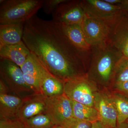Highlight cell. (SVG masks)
<instances>
[{
    "mask_svg": "<svg viewBox=\"0 0 128 128\" xmlns=\"http://www.w3.org/2000/svg\"><path fill=\"white\" fill-rule=\"evenodd\" d=\"M54 128H64V127L62 126H59V125H56L54 127Z\"/></svg>",
    "mask_w": 128,
    "mask_h": 128,
    "instance_id": "31",
    "label": "cell"
},
{
    "mask_svg": "<svg viewBox=\"0 0 128 128\" xmlns=\"http://www.w3.org/2000/svg\"><path fill=\"white\" fill-rule=\"evenodd\" d=\"M71 101L73 118L92 123L100 121L99 113L95 108Z\"/></svg>",
    "mask_w": 128,
    "mask_h": 128,
    "instance_id": "19",
    "label": "cell"
},
{
    "mask_svg": "<svg viewBox=\"0 0 128 128\" xmlns=\"http://www.w3.org/2000/svg\"><path fill=\"white\" fill-rule=\"evenodd\" d=\"M90 66L86 74L96 84L111 86L118 62L122 56L108 42L92 47Z\"/></svg>",
    "mask_w": 128,
    "mask_h": 128,
    "instance_id": "2",
    "label": "cell"
},
{
    "mask_svg": "<svg viewBox=\"0 0 128 128\" xmlns=\"http://www.w3.org/2000/svg\"><path fill=\"white\" fill-rule=\"evenodd\" d=\"M10 94V93L7 86L2 80L0 79V94Z\"/></svg>",
    "mask_w": 128,
    "mask_h": 128,
    "instance_id": "28",
    "label": "cell"
},
{
    "mask_svg": "<svg viewBox=\"0 0 128 128\" xmlns=\"http://www.w3.org/2000/svg\"><path fill=\"white\" fill-rule=\"evenodd\" d=\"M30 54L24 43L0 46V58L9 60L21 67Z\"/></svg>",
    "mask_w": 128,
    "mask_h": 128,
    "instance_id": "16",
    "label": "cell"
},
{
    "mask_svg": "<svg viewBox=\"0 0 128 128\" xmlns=\"http://www.w3.org/2000/svg\"><path fill=\"white\" fill-rule=\"evenodd\" d=\"M62 25L69 39L86 60L87 52L91 51L92 47L86 39L81 24Z\"/></svg>",
    "mask_w": 128,
    "mask_h": 128,
    "instance_id": "18",
    "label": "cell"
},
{
    "mask_svg": "<svg viewBox=\"0 0 128 128\" xmlns=\"http://www.w3.org/2000/svg\"><path fill=\"white\" fill-rule=\"evenodd\" d=\"M126 81H128V58L122 56L116 66L111 85Z\"/></svg>",
    "mask_w": 128,
    "mask_h": 128,
    "instance_id": "22",
    "label": "cell"
},
{
    "mask_svg": "<svg viewBox=\"0 0 128 128\" xmlns=\"http://www.w3.org/2000/svg\"><path fill=\"white\" fill-rule=\"evenodd\" d=\"M118 6L120 7L124 14L128 16V0H121Z\"/></svg>",
    "mask_w": 128,
    "mask_h": 128,
    "instance_id": "27",
    "label": "cell"
},
{
    "mask_svg": "<svg viewBox=\"0 0 128 128\" xmlns=\"http://www.w3.org/2000/svg\"><path fill=\"white\" fill-rule=\"evenodd\" d=\"M23 100L12 94H0V120L17 118Z\"/></svg>",
    "mask_w": 128,
    "mask_h": 128,
    "instance_id": "17",
    "label": "cell"
},
{
    "mask_svg": "<svg viewBox=\"0 0 128 128\" xmlns=\"http://www.w3.org/2000/svg\"><path fill=\"white\" fill-rule=\"evenodd\" d=\"M94 108L98 111L100 121L105 126L115 128L117 126V114L114 103L107 89L98 90L95 98Z\"/></svg>",
    "mask_w": 128,
    "mask_h": 128,
    "instance_id": "11",
    "label": "cell"
},
{
    "mask_svg": "<svg viewBox=\"0 0 128 128\" xmlns=\"http://www.w3.org/2000/svg\"><path fill=\"white\" fill-rule=\"evenodd\" d=\"M97 84L88 78L86 74L64 82V94L71 100L94 107Z\"/></svg>",
    "mask_w": 128,
    "mask_h": 128,
    "instance_id": "5",
    "label": "cell"
},
{
    "mask_svg": "<svg viewBox=\"0 0 128 128\" xmlns=\"http://www.w3.org/2000/svg\"><path fill=\"white\" fill-rule=\"evenodd\" d=\"M66 0H44L42 8L47 14H52L61 3Z\"/></svg>",
    "mask_w": 128,
    "mask_h": 128,
    "instance_id": "25",
    "label": "cell"
},
{
    "mask_svg": "<svg viewBox=\"0 0 128 128\" xmlns=\"http://www.w3.org/2000/svg\"><path fill=\"white\" fill-rule=\"evenodd\" d=\"M64 82L52 75L43 66L40 81L41 94L52 97L64 94Z\"/></svg>",
    "mask_w": 128,
    "mask_h": 128,
    "instance_id": "14",
    "label": "cell"
},
{
    "mask_svg": "<svg viewBox=\"0 0 128 128\" xmlns=\"http://www.w3.org/2000/svg\"><path fill=\"white\" fill-rule=\"evenodd\" d=\"M110 96L117 114V125L128 120V97L118 92L112 90Z\"/></svg>",
    "mask_w": 128,
    "mask_h": 128,
    "instance_id": "20",
    "label": "cell"
},
{
    "mask_svg": "<svg viewBox=\"0 0 128 128\" xmlns=\"http://www.w3.org/2000/svg\"><path fill=\"white\" fill-rule=\"evenodd\" d=\"M44 0H0V25L25 22L42 7Z\"/></svg>",
    "mask_w": 128,
    "mask_h": 128,
    "instance_id": "3",
    "label": "cell"
},
{
    "mask_svg": "<svg viewBox=\"0 0 128 128\" xmlns=\"http://www.w3.org/2000/svg\"><path fill=\"white\" fill-rule=\"evenodd\" d=\"M0 128H28L24 121L16 118L0 120Z\"/></svg>",
    "mask_w": 128,
    "mask_h": 128,
    "instance_id": "24",
    "label": "cell"
},
{
    "mask_svg": "<svg viewBox=\"0 0 128 128\" xmlns=\"http://www.w3.org/2000/svg\"><path fill=\"white\" fill-rule=\"evenodd\" d=\"M81 25L86 39L92 48L107 42L110 31L108 24L86 14Z\"/></svg>",
    "mask_w": 128,
    "mask_h": 128,
    "instance_id": "6",
    "label": "cell"
},
{
    "mask_svg": "<svg viewBox=\"0 0 128 128\" xmlns=\"http://www.w3.org/2000/svg\"><path fill=\"white\" fill-rule=\"evenodd\" d=\"M22 41L51 74L64 82L86 74L84 58L62 24L35 15L25 22Z\"/></svg>",
    "mask_w": 128,
    "mask_h": 128,
    "instance_id": "1",
    "label": "cell"
},
{
    "mask_svg": "<svg viewBox=\"0 0 128 128\" xmlns=\"http://www.w3.org/2000/svg\"><path fill=\"white\" fill-rule=\"evenodd\" d=\"M81 4L86 14L110 25L123 14L119 6L111 4L104 0H82Z\"/></svg>",
    "mask_w": 128,
    "mask_h": 128,
    "instance_id": "7",
    "label": "cell"
},
{
    "mask_svg": "<svg viewBox=\"0 0 128 128\" xmlns=\"http://www.w3.org/2000/svg\"><path fill=\"white\" fill-rule=\"evenodd\" d=\"M46 112L45 97L36 93L24 98L18 110L17 118L24 121L38 114L46 113Z\"/></svg>",
    "mask_w": 128,
    "mask_h": 128,
    "instance_id": "12",
    "label": "cell"
},
{
    "mask_svg": "<svg viewBox=\"0 0 128 128\" xmlns=\"http://www.w3.org/2000/svg\"><path fill=\"white\" fill-rule=\"evenodd\" d=\"M25 22L0 25V46L22 42Z\"/></svg>",
    "mask_w": 128,
    "mask_h": 128,
    "instance_id": "15",
    "label": "cell"
},
{
    "mask_svg": "<svg viewBox=\"0 0 128 128\" xmlns=\"http://www.w3.org/2000/svg\"><path fill=\"white\" fill-rule=\"evenodd\" d=\"M108 42L128 58V16L124 12L110 25Z\"/></svg>",
    "mask_w": 128,
    "mask_h": 128,
    "instance_id": "10",
    "label": "cell"
},
{
    "mask_svg": "<svg viewBox=\"0 0 128 128\" xmlns=\"http://www.w3.org/2000/svg\"><path fill=\"white\" fill-rule=\"evenodd\" d=\"M127 121H128V120H127Z\"/></svg>",
    "mask_w": 128,
    "mask_h": 128,
    "instance_id": "32",
    "label": "cell"
},
{
    "mask_svg": "<svg viewBox=\"0 0 128 128\" xmlns=\"http://www.w3.org/2000/svg\"><path fill=\"white\" fill-rule=\"evenodd\" d=\"M111 86L112 90L118 92L128 97V81L116 82Z\"/></svg>",
    "mask_w": 128,
    "mask_h": 128,
    "instance_id": "26",
    "label": "cell"
},
{
    "mask_svg": "<svg viewBox=\"0 0 128 128\" xmlns=\"http://www.w3.org/2000/svg\"><path fill=\"white\" fill-rule=\"evenodd\" d=\"M115 128H128V121H126L117 125L116 127Z\"/></svg>",
    "mask_w": 128,
    "mask_h": 128,
    "instance_id": "30",
    "label": "cell"
},
{
    "mask_svg": "<svg viewBox=\"0 0 128 128\" xmlns=\"http://www.w3.org/2000/svg\"><path fill=\"white\" fill-rule=\"evenodd\" d=\"M92 128H111L104 125L100 121H96L92 123Z\"/></svg>",
    "mask_w": 128,
    "mask_h": 128,
    "instance_id": "29",
    "label": "cell"
},
{
    "mask_svg": "<svg viewBox=\"0 0 128 128\" xmlns=\"http://www.w3.org/2000/svg\"><path fill=\"white\" fill-rule=\"evenodd\" d=\"M42 65L30 53L21 66L24 80L27 84L37 94H41L40 81Z\"/></svg>",
    "mask_w": 128,
    "mask_h": 128,
    "instance_id": "13",
    "label": "cell"
},
{
    "mask_svg": "<svg viewBox=\"0 0 128 128\" xmlns=\"http://www.w3.org/2000/svg\"><path fill=\"white\" fill-rule=\"evenodd\" d=\"M0 78L12 95L24 98L36 93L25 82L20 67L9 60L0 58Z\"/></svg>",
    "mask_w": 128,
    "mask_h": 128,
    "instance_id": "4",
    "label": "cell"
},
{
    "mask_svg": "<svg viewBox=\"0 0 128 128\" xmlns=\"http://www.w3.org/2000/svg\"><path fill=\"white\" fill-rule=\"evenodd\" d=\"M24 122L28 128H54L56 126L46 113L38 114Z\"/></svg>",
    "mask_w": 128,
    "mask_h": 128,
    "instance_id": "21",
    "label": "cell"
},
{
    "mask_svg": "<svg viewBox=\"0 0 128 128\" xmlns=\"http://www.w3.org/2000/svg\"><path fill=\"white\" fill-rule=\"evenodd\" d=\"M45 98L46 114L51 118L56 125L62 126L73 118L71 100L65 94Z\"/></svg>",
    "mask_w": 128,
    "mask_h": 128,
    "instance_id": "8",
    "label": "cell"
},
{
    "mask_svg": "<svg viewBox=\"0 0 128 128\" xmlns=\"http://www.w3.org/2000/svg\"><path fill=\"white\" fill-rule=\"evenodd\" d=\"M53 20L64 25L81 24L86 16L81 0H66L52 14Z\"/></svg>",
    "mask_w": 128,
    "mask_h": 128,
    "instance_id": "9",
    "label": "cell"
},
{
    "mask_svg": "<svg viewBox=\"0 0 128 128\" xmlns=\"http://www.w3.org/2000/svg\"><path fill=\"white\" fill-rule=\"evenodd\" d=\"M62 126L64 128H92V123L73 118Z\"/></svg>",
    "mask_w": 128,
    "mask_h": 128,
    "instance_id": "23",
    "label": "cell"
}]
</instances>
